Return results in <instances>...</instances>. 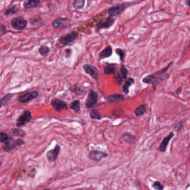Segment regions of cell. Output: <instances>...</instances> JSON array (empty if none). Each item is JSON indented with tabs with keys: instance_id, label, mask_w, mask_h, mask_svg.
Here are the masks:
<instances>
[{
	"instance_id": "obj_1",
	"label": "cell",
	"mask_w": 190,
	"mask_h": 190,
	"mask_svg": "<svg viewBox=\"0 0 190 190\" xmlns=\"http://www.w3.org/2000/svg\"><path fill=\"white\" fill-rule=\"evenodd\" d=\"M25 144V142L22 139H15L12 137H10L7 142L4 143V145L2 147V148L4 152H10L12 149H15L18 147H20Z\"/></svg>"
},
{
	"instance_id": "obj_2",
	"label": "cell",
	"mask_w": 190,
	"mask_h": 190,
	"mask_svg": "<svg viewBox=\"0 0 190 190\" xmlns=\"http://www.w3.org/2000/svg\"><path fill=\"white\" fill-rule=\"evenodd\" d=\"M132 5V3H124L119 5L111 7L108 9V15L112 17H117L121 14H122L125 9H127Z\"/></svg>"
},
{
	"instance_id": "obj_3",
	"label": "cell",
	"mask_w": 190,
	"mask_h": 190,
	"mask_svg": "<svg viewBox=\"0 0 190 190\" xmlns=\"http://www.w3.org/2000/svg\"><path fill=\"white\" fill-rule=\"evenodd\" d=\"M27 20L21 16L14 17L11 21V25L12 28L17 30H22L24 29L27 26Z\"/></svg>"
},
{
	"instance_id": "obj_4",
	"label": "cell",
	"mask_w": 190,
	"mask_h": 190,
	"mask_svg": "<svg viewBox=\"0 0 190 190\" xmlns=\"http://www.w3.org/2000/svg\"><path fill=\"white\" fill-rule=\"evenodd\" d=\"M98 94L94 90H90L85 102L86 107L88 109L94 107L98 103Z\"/></svg>"
},
{
	"instance_id": "obj_5",
	"label": "cell",
	"mask_w": 190,
	"mask_h": 190,
	"mask_svg": "<svg viewBox=\"0 0 190 190\" xmlns=\"http://www.w3.org/2000/svg\"><path fill=\"white\" fill-rule=\"evenodd\" d=\"M78 36H79L78 32L76 31H72L67 34L62 36L60 38L59 42L62 45H67L75 41L78 38Z\"/></svg>"
},
{
	"instance_id": "obj_6",
	"label": "cell",
	"mask_w": 190,
	"mask_h": 190,
	"mask_svg": "<svg viewBox=\"0 0 190 190\" xmlns=\"http://www.w3.org/2000/svg\"><path fill=\"white\" fill-rule=\"evenodd\" d=\"M115 21L116 18H115L114 17L109 16V17L105 18V19L99 22L98 24H97L96 25V31H99L103 28H111L112 26L114 25Z\"/></svg>"
},
{
	"instance_id": "obj_7",
	"label": "cell",
	"mask_w": 190,
	"mask_h": 190,
	"mask_svg": "<svg viewBox=\"0 0 190 190\" xmlns=\"http://www.w3.org/2000/svg\"><path fill=\"white\" fill-rule=\"evenodd\" d=\"M38 92L37 91H32L27 92L26 93L20 95L18 98V100L21 103H26L34 100L38 98Z\"/></svg>"
},
{
	"instance_id": "obj_8",
	"label": "cell",
	"mask_w": 190,
	"mask_h": 190,
	"mask_svg": "<svg viewBox=\"0 0 190 190\" xmlns=\"http://www.w3.org/2000/svg\"><path fill=\"white\" fill-rule=\"evenodd\" d=\"M32 119V115L31 112L29 111H25L17 119L16 122V127L18 128H21L26 123H28Z\"/></svg>"
},
{
	"instance_id": "obj_9",
	"label": "cell",
	"mask_w": 190,
	"mask_h": 190,
	"mask_svg": "<svg viewBox=\"0 0 190 190\" xmlns=\"http://www.w3.org/2000/svg\"><path fill=\"white\" fill-rule=\"evenodd\" d=\"M85 72L90 75L94 79L98 80L99 78V73L96 66L90 64H85L83 66Z\"/></svg>"
},
{
	"instance_id": "obj_10",
	"label": "cell",
	"mask_w": 190,
	"mask_h": 190,
	"mask_svg": "<svg viewBox=\"0 0 190 190\" xmlns=\"http://www.w3.org/2000/svg\"><path fill=\"white\" fill-rule=\"evenodd\" d=\"M108 156V154L107 153L103 152V151H95V150L91 151L88 155L89 159L95 162H99L100 160L107 157Z\"/></svg>"
},
{
	"instance_id": "obj_11",
	"label": "cell",
	"mask_w": 190,
	"mask_h": 190,
	"mask_svg": "<svg viewBox=\"0 0 190 190\" xmlns=\"http://www.w3.org/2000/svg\"><path fill=\"white\" fill-rule=\"evenodd\" d=\"M52 105L56 111L60 112L63 110H68V105L64 101L59 99H54L52 100Z\"/></svg>"
},
{
	"instance_id": "obj_12",
	"label": "cell",
	"mask_w": 190,
	"mask_h": 190,
	"mask_svg": "<svg viewBox=\"0 0 190 190\" xmlns=\"http://www.w3.org/2000/svg\"><path fill=\"white\" fill-rule=\"evenodd\" d=\"M60 150V147L58 145H56L55 148L52 149L47 152L46 156L48 161L50 162H54L58 159L59 156V152Z\"/></svg>"
},
{
	"instance_id": "obj_13",
	"label": "cell",
	"mask_w": 190,
	"mask_h": 190,
	"mask_svg": "<svg viewBox=\"0 0 190 190\" xmlns=\"http://www.w3.org/2000/svg\"><path fill=\"white\" fill-rule=\"evenodd\" d=\"M40 3V0H25L23 2V6L25 9H32L38 7Z\"/></svg>"
},
{
	"instance_id": "obj_14",
	"label": "cell",
	"mask_w": 190,
	"mask_h": 190,
	"mask_svg": "<svg viewBox=\"0 0 190 190\" xmlns=\"http://www.w3.org/2000/svg\"><path fill=\"white\" fill-rule=\"evenodd\" d=\"M66 21L67 19L66 18H58L52 21V27L55 29H59L62 28Z\"/></svg>"
},
{
	"instance_id": "obj_15",
	"label": "cell",
	"mask_w": 190,
	"mask_h": 190,
	"mask_svg": "<svg viewBox=\"0 0 190 190\" xmlns=\"http://www.w3.org/2000/svg\"><path fill=\"white\" fill-rule=\"evenodd\" d=\"M113 53V49L112 46L109 45L100 52L99 54V58L100 59H105L110 57Z\"/></svg>"
},
{
	"instance_id": "obj_16",
	"label": "cell",
	"mask_w": 190,
	"mask_h": 190,
	"mask_svg": "<svg viewBox=\"0 0 190 190\" xmlns=\"http://www.w3.org/2000/svg\"><path fill=\"white\" fill-rule=\"evenodd\" d=\"M123 100H125L124 97L122 95L118 94L110 95L107 97L108 102L111 103H115Z\"/></svg>"
},
{
	"instance_id": "obj_17",
	"label": "cell",
	"mask_w": 190,
	"mask_h": 190,
	"mask_svg": "<svg viewBox=\"0 0 190 190\" xmlns=\"http://www.w3.org/2000/svg\"><path fill=\"white\" fill-rule=\"evenodd\" d=\"M116 65L115 64H107L104 67V73L105 75L114 74L115 73Z\"/></svg>"
},
{
	"instance_id": "obj_18",
	"label": "cell",
	"mask_w": 190,
	"mask_h": 190,
	"mask_svg": "<svg viewBox=\"0 0 190 190\" xmlns=\"http://www.w3.org/2000/svg\"><path fill=\"white\" fill-rule=\"evenodd\" d=\"M173 135H174L173 133L171 132V133H170V134L167 137H166V138H164V139L163 140L162 142L161 143V145L159 146V150L161 152H165L166 151V148H167V146L168 145L170 139L172 138Z\"/></svg>"
},
{
	"instance_id": "obj_19",
	"label": "cell",
	"mask_w": 190,
	"mask_h": 190,
	"mask_svg": "<svg viewBox=\"0 0 190 190\" xmlns=\"http://www.w3.org/2000/svg\"><path fill=\"white\" fill-rule=\"evenodd\" d=\"M12 135L15 137H24L26 135V132L22 130V129L20 128H14L12 131H11Z\"/></svg>"
},
{
	"instance_id": "obj_20",
	"label": "cell",
	"mask_w": 190,
	"mask_h": 190,
	"mask_svg": "<svg viewBox=\"0 0 190 190\" xmlns=\"http://www.w3.org/2000/svg\"><path fill=\"white\" fill-rule=\"evenodd\" d=\"M13 96H14V94L9 93L7 94L6 95H5L4 97H2L0 99L1 107H2L5 104H6L12 98Z\"/></svg>"
},
{
	"instance_id": "obj_21",
	"label": "cell",
	"mask_w": 190,
	"mask_h": 190,
	"mask_svg": "<svg viewBox=\"0 0 190 190\" xmlns=\"http://www.w3.org/2000/svg\"><path fill=\"white\" fill-rule=\"evenodd\" d=\"M85 0H74L73 7L76 10H81L84 7Z\"/></svg>"
},
{
	"instance_id": "obj_22",
	"label": "cell",
	"mask_w": 190,
	"mask_h": 190,
	"mask_svg": "<svg viewBox=\"0 0 190 190\" xmlns=\"http://www.w3.org/2000/svg\"><path fill=\"white\" fill-rule=\"evenodd\" d=\"M70 108L76 113L79 112L80 111V103L79 101L78 100H74L70 104Z\"/></svg>"
},
{
	"instance_id": "obj_23",
	"label": "cell",
	"mask_w": 190,
	"mask_h": 190,
	"mask_svg": "<svg viewBox=\"0 0 190 190\" xmlns=\"http://www.w3.org/2000/svg\"><path fill=\"white\" fill-rule=\"evenodd\" d=\"M38 52L41 54V55L44 57H46L48 56L49 52H50V48L48 46L42 45L38 48Z\"/></svg>"
},
{
	"instance_id": "obj_24",
	"label": "cell",
	"mask_w": 190,
	"mask_h": 190,
	"mask_svg": "<svg viewBox=\"0 0 190 190\" xmlns=\"http://www.w3.org/2000/svg\"><path fill=\"white\" fill-rule=\"evenodd\" d=\"M135 83V80L132 78H129L125 82V84L123 87V92L125 94H128L129 92V86L132 85L133 83Z\"/></svg>"
},
{
	"instance_id": "obj_25",
	"label": "cell",
	"mask_w": 190,
	"mask_h": 190,
	"mask_svg": "<svg viewBox=\"0 0 190 190\" xmlns=\"http://www.w3.org/2000/svg\"><path fill=\"white\" fill-rule=\"evenodd\" d=\"M18 10H19V7H18L17 5H15L12 6L10 8L7 9V10L5 12L4 15L5 16H8L10 15L16 14L17 11H18Z\"/></svg>"
},
{
	"instance_id": "obj_26",
	"label": "cell",
	"mask_w": 190,
	"mask_h": 190,
	"mask_svg": "<svg viewBox=\"0 0 190 190\" xmlns=\"http://www.w3.org/2000/svg\"><path fill=\"white\" fill-rule=\"evenodd\" d=\"M90 117L92 119H97V120H101L102 116L99 114V113L96 109H92L90 112Z\"/></svg>"
},
{
	"instance_id": "obj_27",
	"label": "cell",
	"mask_w": 190,
	"mask_h": 190,
	"mask_svg": "<svg viewBox=\"0 0 190 190\" xmlns=\"http://www.w3.org/2000/svg\"><path fill=\"white\" fill-rule=\"evenodd\" d=\"M146 105H142L141 106H139V107L137 108L135 111V114H136L137 116L139 115H141L142 114H143L145 111H146Z\"/></svg>"
},
{
	"instance_id": "obj_28",
	"label": "cell",
	"mask_w": 190,
	"mask_h": 190,
	"mask_svg": "<svg viewBox=\"0 0 190 190\" xmlns=\"http://www.w3.org/2000/svg\"><path fill=\"white\" fill-rule=\"evenodd\" d=\"M0 142L1 143H4L6 142H7V141L9 139L10 136L7 135L6 133H3V132H1L0 133Z\"/></svg>"
},
{
	"instance_id": "obj_29",
	"label": "cell",
	"mask_w": 190,
	"mask_h": 190,
	"mask_svg": "<svg viewBox=\"0 0 190 190\" xmlns=\"http://www.w3.org/2000/svg\"><path fill=\"white\" fill-rule=\"evenodd\" d=\"M155 76L153 74H151V75H149L148 76L145 77L143 79V82L144 83L148 84V83H152L155 80Z\"/></svg>"
},
{
	"instance_id": "obj_30",
	"label": "cell",
	"mask_w": 190,
	"mask_h": 190,
	"mask_svg": "<svg viewBox=\"0 0 190 190\" xmlns=\"http://www.w3.org/2000/svg\"><path fill=\"white\" fill-rule=\"evenodd\" d=\"M70 90L72 91L73 93L76 94V95H81L84 93V90L80 88L79 87L75 86V87H71L70 88Z\"/></svg>"
},
{
	"instance_id": "obj_31",
	"label": "cell",
	"mask_w": 190,
	"mask_h": 190,
	"mask_svg": "<svg viewBox=\"0 0 190 190\" xmlns=\"http://www.w3.org/2000/svg\"><path fill=\"white\" fill-rule=\"evenodd\" d=\"M121 72L123 79H127V77L128 75V70L125 68V66L124 65H121Z\"/></svg>"
},
{
	"instance_id": "obj_32",
	"label": "cell",
	"mask_w": 190,
	"mask_h": 190,
	"mask_svg": "<svg viewBox=\"0 0 190 190\" xmlns=\"http://www.w3.org/2000/svg\"><path fill=\"white\" fill-rule=\"evenodd\" d=\"M133 136L130 133H125L123 135V140L127 142H131L133 141Z\"/></svg>"
},
{
	"instance_id": "obj_33",
	"label": "cell",
	"mask_w": 190,
	"mask_h": 190,
	"mask_svg": "<svg viewBox=\"0 0 190 190\" xmlns=\"http://www.w3.org/2000/svg\"><path fill=\"white\" fill-rule=\"evenodd\" d=\"M115 52H116V53L119 56L121 60H123V58H124V56H125L124 51L122 49H121V48H117Z\"/></svg>"
},
{
	"instance_id": "obj_34",
	"label": "cell",
	"mask_w": 190,
	"mask_h": 190,
	"mask_svg": "<svg viewBox=\"0 0 190 190\" xmlns=\"http://www.w3.org/2000/svg\"><path fill=\"white\" fill-rule=\"evenodd\" d=\"M153 188H155L156 190H162L163 187L159 182H155V183L153 185Z\"/></svg>"
},
{
	"instance_id": "obj_35",
	"label": "cell",
	"mask_w": 190,
	"mask_h": 190,
	"mask_svg": "<svg viewBox=\"0 0 190 190\" xmlns=\"http://www.w3.org/2000/svg\"><path fill=\"white\" fill-rule=\"evenodd\" d=\"M114 79L116 80L117 83L119 84H121V83L122 82V78H121V75L119 73H117V74H116L115 76H114Z\"/></svg>"
},
{
	"instance_id": "obj_36",
	"label": "cell",
	"mask_w": 190,
	"mask_h": 190,
	"mask_svg": "<svg viewBox=\"0 0 190 190\" xmlns=\"http://www.w3.org/2000/svg\"><path fill=\"white\" fill-rule=\"evenodd\" d=\"M0 32H1V36H2L3 35L5 34L6 32V28L5 26H4L3 25H1V30H0Z\"/></svg>"
},
{
	"instance_id": "obj_37",
	"label": "cell",
	"mask_w": 190,
	"mask_h": 190,
	"mask_svg": "<svg viewBox=\"0 0 190 190\" xmlns=\"http://www.w3.org/2000/svg\"><path fill=\"white\" fill-rule=\"evenodd\" d=\"M182 127V122H179V123L176 125V127H175L176 131H178L179 130H180V129H181Z\"/></svg>"
},
{
	"instance_id": "obj_38",
	"label": "cell",
	"mask_w": 190,
	"mask_h": 190,
	"mask_svg": "<svg viewBox=\"0 0 190 190\" xmlns=\"http://www.w3.org/2000/svg\"><path fill=\"white\" fill-rule=\"evenodd\" d=\"M186 3L189 7H190V0H186Z\"/></svg>"
}]
</instances>
